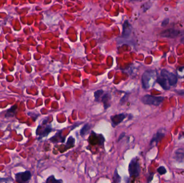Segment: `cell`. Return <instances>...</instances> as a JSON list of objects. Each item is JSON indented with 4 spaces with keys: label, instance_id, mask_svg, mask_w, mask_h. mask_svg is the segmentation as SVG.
I'll list each match as a JSON object with an SVG mask.
<instances>
[{
    "label": "cell",
    "instance_id": "2e32d148",
    "mask_svg": "<svg viewBox=\"0 0 184 183\" xmlns=\"http://www.w3.org/2000/svg\"><path fill=\"white\" fill-rule=\"evenodd\" d=\"M75 143V140L72 136H70V138L68 139V140L67 141V143H66V148L68 149L74 146Z\"/></svg>",
    "mask_w": 184,
    "mask_h": 183
},
{
    "label": "cell",
    "instance_id": "7402d4cb",
    "mask_svg": "<svg viewBox=\"0 0 184 183\" xmlns=\"http://www.w3.org/2000/svg\"><path fill=\"white\" fill-rule=\"evenodd\" d=\"M9 182L8 178H0V182Z\"/></svg>",
    "mask_w": 184,
    "mask_h": 183
},
{
    "label": "cell",
    "instance_id": "7c38bea8",
    "mask_svg": "<svg viewBox=\"0 0 184 183\" xmlns=\"http://www.w3.org/2000/svg\"><path fill=\"white\" fill-rule=\"evenodd\" d=\"M174 157L177 161L184 162V148H180L177 150Z\"/></svg>",
    "mask_w": 184,
    "mask_h": 183
},
{
    "label": "cell",
    "instance_id": "44dd1931",
    "mask_svg": "<svg viewBox=\"0 0 184 183\" xmlns=\"http://www.w3.org/2000/svg\"><path fill=\"white\" fill-rule=\"evenodd\" d=\"M168 21H169V19H166L164 21H163V22H162V26L165 27L166 25H167L168 24Z\"/></svg>",
    "mask_w": 184,
    "mask_h": 183
},
{
    "label": "cell",
    "instance_id": "4fadbf2b",
    "mask_svg": "<svg viewBox=\"0 0 184 183\" xmlns=\"http://www.w3.org/2000/svg\"><path fill=\"white\" fill-rule=\"evenodd\" d=\"M164 136H165L164 133H163V132H158L157 133L154 135V136H153V139H151V141L150 142L151 145L153 144V143H158L159 141L163 139Z\"/></svg>",
    "mask_w": 184,
    "mask_h": 183
},
{
    "label": "cell",
    "instance_id": "277c9868",
    "mask_svg": "<svg viewBox=\"0 0 184 183\" xmlns=\"http://www.w3.org/2000/svg\"><path fill=\"white\" fill-rule=\"evenodd\" d=\"M161 75L168 80L171 87L176 85L178 79L176 75L174 73L169 72L166 69H164L161 70Z\"/></svg>",
    "mask_w": 184,
    "mask_h": 183
},
{
    "label": "cell",
    "instance_id": "5b68a950",
    "mask_svg": "<svg viewBox=\"0 0 184 183\" xmlns=\"http://www.w3.org/2000/svg\"><path fill=\"white\" fill-rule=\"evenodd\" d=\"M31 178V173L29 171L16 173L15 179L17 182L19 183L28 182Z\"/></svg>",
    "mask_w": 184,
    "mask_h": 183
},
{
    "label": "cell",
    "instance_id": "ac0fdd59",
    "mask_svg": "<svg viewBox=\"0 0 184 183\" xmlns=\"http://www.w3.org/2000/svg\"><path fill=\"white\" fill-rule=\"evenodd\" d=\"M46 183H61L63 182V181L61 180H57L55 178L54 176H51L49 178H47V180L46 181Z\"/></svg>",
    "mask_w": 184,
    "mask_h": 183
},
{
    "label": "cell",
    "instance_id": "603a6c76",
    "mask_svg": "<svg viewBox=\"0 0 184 183\" xmlns=\"http://www.w3.org/2000/svg\"><path fill=\"white\" fill-rule=\"evenodd\" d=\"M124 135H125V133H122L121 135H120V136H119V138H118V141H119L121 140V139H122V138H123L124 136Z\"/></svg>",
    "mask_w": 184,
    "mask_h": 183
},
{
    "label": "cell",
    "instance_id": "d4e9b609",
    "mask_svg": "<svg viewBox=\"0 0 184 183\" xmlns=\"http://www.w3.org/2000/svg\"><path fill=\"white\" fill-rule=\"evenodd\" d=\"M180 43L182 44H184V35L182 36V37L180 39Z\"/></svg>",
    "mask_w": 184,
    "mask_h": 183
},
{
    "label": "cell",
    "instance_id": "ba28073f",
    "mask_svg": "<svg viewBox=\"0 0 184 183\" xmlns=\"http://www.w3.org/2000/svg\"><path fill=\"white\" fill-rule=\"evenodd\" d=\"M126 118V116L124 114H117L111 117V121L112 122V125L113 127L118 125L121 123Z\"/></svg>",
    "mask_w": 184,
    "mask_h": 183
},
{
    "label": "cell",
    "instance_id": "7a4b0ae2",
    "mask_svg": "<svg viewBox=\"0 0 184 183\" xmlns=\"http://www.w3.org/2000/svg\"><path fill=\"white\" fill-rule=\"evenodd\" d=\"M156 76V73L154 71H146L143 74L142 82L143 87L144 89H149L151 87V82Z\"/></svg>",
    "mask_w": 184,
    "mask_h": 183
},
{
    "label": "cell",
    "instance_id": "cb8c5ba5",
    "mask_svg": "<svg viewBox=\"0 0 184 183\" xmlns=\"http://www.w3.org/2000/svg\"><path fill=\"white\" fill-rule=\"evenodd\" d=\"M178 93L181 95H184V90L178 91Z\"/></svg>",
    "mask_w": 184,
    "mask_h": 183
},
{
    "label": "cell",
    "instance_id": "e0dca14e",
    "mask_svg": "<svg viewBox=\"0 0 184 183\" xmlns=\"http://www.w3.org/2000/svg\"><path fill=\"white\" fill-rule=\"evenodd\" d=\"M121 177L118 175L117 171L116 169L114 173L113 176V182L114 183H120L121 182Z\"/></svg>",
    "mask_w": 184,
    "mask_h": 183
},
{
    "label": "cell",
    "instance_id": "ffe728a7",
    "mask_svg": "<svg viewBox=\"0 0 184 183\" xmlns=\"http://www.w3.org/2000/svg\"><path fill=\"white\" fill-rule=\"evenodd\" d=\"M157 171L161 175H164V174L166 173V170L165 167H158Z\"/></svg>",
    "mask_w": 184,
    "mask_h": 183
},
{
    "label": "cell",
    "instance_id": "9a60e30c",
    "mask_svg": "<svg viewBox=\"0 0 184 183\" xmlns=\"http://www.w3.org/2000/svg\"><path fill=\"white\" fill-rule=\"evenodd\" d=\"M16 109H17V106L16 105L11 107L10 109L8 110L7 111L8 113L6 114V116L8 117H13V114L15 113Z\"/></svg>",
    "mask_w": 184,
    "mask_h": 183
},
{
    "label": "cell",
    "instance_id": "3957f363",
    "mask_svg": "<svg viewBox=\"0 0 184 183\" xmlns=\"http://www.w3.org/2000/svg\"><path fill=\"white\" fill-rule=\"evenodd\" d=\"M129 173L130 176L136 178L140 173V166L137 158H134L129 165Z\"/></svg>",
    "mask_w": 184,
    "mask_h": 183
},
{
    "label": "cell",
    "instance_id": "30bf717a",
    "mask_svg": "<svg viewBox=\"0 0 184 183\" xmlns=\"http://www.w3.org/2000/svg\"><path fill=\"white\" fill-rule=\"evenodd\" d=\"M111 97L109 93H105L102 97L101 101L103 103L104 108L105 110L108 109L111 106Z\"/></svg>",
    "mask_w": 184,
    "mask_h": 183
},
{
    "label": "cell",
    "instance_id": "52a82bcc",
    "mask_svg": "<svg viewBox=\"0 0 184 183\" xmlns=\"http://www.w3.org/2000/svg\"><path fill=\"white\" fill-rule=\"evenodd\" d=\"M105 141V139L102 136H96L95 133L92 132V134L91 135L89 138V142L90 143L93 144H103Z\"/></svg>",
    "mask_w": 184,
    "mask_h": 183
},
{
    "label": "cell",
    "instance_id": "5bb4252c",
    "mask_svg": "<svg viewBox=\"0 0 184 183\" xmlns=\"http://www.w3.org/2000/svg\"><path fill=\"white\" fill-rule=\"evenodd\" d=\"M91 126H92V125L90 124H85L84 126V127L82 128V130H80V135L82 136H86L87 133H88V132L90 131Z\"/></svg>",
    "mask_w": 184,
    "mask_h": 183
},
{
    "label": "cell",
    "instance_id": "8992f818",
    "mask_svg": "<svg viewBox=\"0 0 184 183\" xmlns=\"http://www.w3.org/2000/svg\"><path fill=\"white\" fill-rule=\"evenodd\" d=\"M180 31L174 29H168L163 31L161 33V37L168 38H174L177 37L180 34Z\"/></svg>",
    "mask_w": 184,
    "mask_h": 183
},
{
    "label": "cell",
    "instance_id": "d6986e66",
    "mask_svg": "<svg viewBox=\"0 0 184 183\" xmlns=\"http://www.w3.org/2000/svg\"><path fill=\"white\" fill-rule=\"evenodd\" d=\"M103 93V91L102 90H98L96 91L94 93V97L96 101H98L99 100V98Z\"/></svg>",
    "mask_w": 184,
    "mask_h": 183
},
{
    "label": "cell",
    "instance_id": "6da1fadb",
    "mask_svg": "<svg viewBox=\"0 0 184 183\" xmlns=\"http://www.w3.org/2000/svg\"><path fill=\"white\" fill-rule=\"evenodd\" d=\"M164 100V97L162 96H155L146 95L144 96L141 101L142 103L146 105H152L154 106H158Z\"/></svg>",
    "mask_w": 184,
    "mask_h": 183
},
{
    "label": "cell",
    "instance_id": "9c48e42d",
    "mask_svg": "<svg viewBox=\"0 0 184 183\" xmlns=\"http://www.w3.org/2000/svg\"><path fill=\"white\" fill-rule=\"evenodd\" d=\"M157 82H158L161 87L164 89V90H169L170 88L171 87V86L170 85L169 83H168V80L166 79L165 78L162 76H159L157 78V80H156Z\"/></svg>",
    "mask_w": 184,
    "mask_h": 183
},
{
    "label": "cell",
    "instance_id": "8fae6325",
    "mask_svg": "<svg viewBox=\"0 0 184 183\" xmlns=\"http://www.w3.org/2000/svg\"><path fill=\"white\" fill-rule=\"evenodd\" d=\"M51 131V128L50 127V126L45 127L44 130H43L42 128H40V127L39 126L37 129L36 133L37 135H39L40 136L44 137V136H47L50 133Z\"/></svg>",
    "mask_w": 184,
    "mask_h": 183
}]
</instances>
